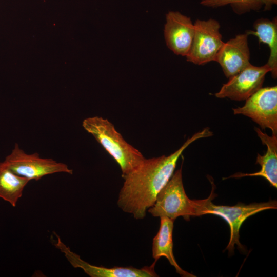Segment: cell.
<instances>
[{
    "label": "cell",
    "mask_w": 277,
    "mask_h": 277,
    "mask_svg": "<svg viewBox=\"0 0 277 277\" xmlns=\"http://www.w3.org/2000/svg\"><path fill=\"white\" fill-rule=\"evenodd\" d=\"M254 130L263 144L267 147L265 154L258 153L255 164L261 166V170L252 173L238 172L225 178H240L244 176H262L266 179L270 185L277 188V135L269 136L263 132L260 129L254 127Z\"/></svg>",
    "instance_id": "obj_12"
},
{
    "label": "cell",
    "mask_w": 277,
    "mask_h": 277,
    "mask_svg": "<svg viewBox=\"0 0 277 277\" xmlns=\"http://www.w3.org/2000/svg\"><path fill=\"white\" fill-rule=\"evenodd\" d=\"M268 72L270 69L266 64L262 66L251 64L229 78L215 96L235 101L246 100L262 87L265 75Z\"/></svg>",
    "instance_id": "obj_8"
},
{
    "label": "cell",
    "mask_w": 277,
    "mask_h": 277,
    "mask_svg": "<svg viewBox=\"0 0 277 277\" xmlns=\"http://www.w3.org/2000/svg\"><path fill=\"white\" fill-rule=\"evenodd\" d=\"M197 208L198 200L190 199L185 192L181 168L173 173L147 211L156 217H167L175 220L182 216L189 221L191 216H197Z\"/></svg>",
    "instance_id": "obj_4"
},
{
    "label": "cell",
    "mask_w": 277,
    "mask_h": 277,
    "mask_svg": "<svg viewBox=\"0 0 277 277\" xmlns=\"http://www.w3.org/2000/svg\"><path fill=\"white\" fill-rule=\"evenodd\" d=\"M213 135L206 127L187 139L177 150L168 156L144 159L126 175L117 200L118 207L136 220L144 219L148 209L154 204L157 195L173 175L183 152L197 140Z\"/></svg>",
    "instance_id": "obj_1"
},
{
    "label": "cell",
    "mask_w": 277,
    "mask_h": 277,
    "mask_svg": "<svg viewBox=\"0 0 277 277\" xmlns=\"http://www.w3.org/2000/svg\"><path fill=\"white\" fill-rule=\"evenodd\" d=\"M4 161L14 173L30 181H38L56 173L73 174V170L67 164L51 158L41 157L37 153H27L17 143Z\"/></svg>",
    "instance_id": "obj_5"
},
{
    "label": "cell",
    "mask_w": 277,
    "mask_h": 277,
    "mask_svg": "<svg viewBox=\"0 0 277 277\" xmlns=\"http://www.w3.org/2000/svg\"><path fill=\"white\" fill-rule=\"evenodd\" d=\"M160 225L152 241V255L157 261L162 256L165 257L174 267L176 272L184 277L195 276L184 270L177 263L173 252V230L174 220L167 217H161Z\"/></svg>",
    "instance_id": "obj_13"
},
{
    "label": "cell",
    "mask_w": 277,
    "mask_h": 277,
    "mask_svg": "<svg viewBox=\"0 0 277 277\" xmlns=\"http://www.w3.org/2000/svg\"><path fill=\"white\" fill-rule=\"evenodd\" d=\"M234 114L251 118L262 129L277 135V87L261 88L246 100L243 107L232 109Z\"/></svg>",
    "instance_id": "obj_7"
},
{
    "label": "cell",
    "mask_w": 277,
    "mask_h": 277,
    "mask_svg": "<svg viewBox=\"0 0 277 277\" xmlns=\"http://www.w3.org/2000/svg\"><path fill=\"white\" fill-rule=\"evenodd\" d=\"M30 181L14 173L5 163L0 162V198L15 207L24 189Z\"/></svg>",
    "instance_id": "obj_15"
},
{
    "label": "cell",
    "mask_w": 277,
    "mask_h": 277,
    "mask_svg": "<svg viewBox=\"0 0 277 277\" xmlns=\"http://www.w3.org/2000/svg\"><path fill=\"white\" fill-rule=\"evenodd\" d=\"M214 194L212 188L210 196L206 199L198 200L197 216L213 214L221 217L227 222L230 227V235L225 249L228 251L229 254L234 253L235 245L241 250H244L243 246L240 242L239 231L242 224L247 219L261 211L277 208L276 201L253 203L248 205L238 204L232 206L216 205L211 202Z\"/></svg>",
    "instance_id": "obj_3"
},
{
    "label": "cell",
    "mask_w": 277,
    "mask_h": 277,
    "mask_svg": "<svg viewBox=\"0 0 277 277\" xmlns=\"http://www.w3.org/2000/svg\"><path fill=\"white\" fill-rule=\"evenodd\" d=\"M200 4L213 8L230 5L234 13L241 15L251 11L270 10L277 0H202Z\"/></svg>",
    "instance_id": "obj_16"
},
{
    "label": "cell",
    "mask_w": 277,
    "mask_h": 277,
    "mask_svg": "<svg viewBox=\"0 0 277 277\" xmlns=\"http://www.w3.org/2000/svg\"><path fill=\"white\" fill-rule=\"evenodd\" d=\"M57 241L55 247L63 253L70 264L74 268H81L85 273L91 277H156L158 276L155 271L156 261L149 266L137 268L132 266L113 267L108 268L91 265L82 259L80 256L72 251L67 246L57 234Z\"/></svg>",
    "instance_id": "obj_9"
},
{
    "label": "cell",
    "mask_w": 277,
    "mask_h": 277,
    "mask_svg": "<svg viewBox=\"0 0 277 277\" xmlns=\"http://www.w3.org/2000/svg\"><path fill=\"white\" fill-rule=\"evenodd\" d=\"M194 33L191 18L179 11H170L166 15L164 35L167 47L175 54L186 56Z\"/></svg>",
    "instance_id": "obj_10"
},
{
    "label": "cell",
    "mask_w": 277,
    "mask_h": 277,
    "mask_svg": "<svg viewBox=\"0 0 277 277\" xmlns=\"http://www.w3.org/2000/svg\"><path fill=\"white\" fill-rule=\"evenodd\" d=\"M254 30H247L248 35H252L258 38L259 43L266 44L270 50V55L266 64L270 69L273 78L277 77V19L272 20L261 18L255 21Z\"/></svg>",
    "instance_id": "obj_14"
},
{
    "label": "cell",
    "mask_w": 277,
    "mask_h": 277,
    "mask_svg": "<svg viewBox=\"0 0 277 277\" xmlns=\"http://www.w3.org/2000/svg\"><path fill=\"white\" fill-rule=\"evenodd\" d=\"M190 48L186 56L188 62L202 65L215 61L224 42L219 22L214 19H196Z\"/></svg>",
    "instance_id": "obj_6"
},
{
    "label": "cell",
    "mask_w": 277,
    "mask_h": 277,
    "mask_svg": "<svg viewBox=\"0 0 277 277\" xmlns=\"http://www.w3.org/2000/svg\"><path fill=\"white\" fill-rule=\"evenodd\" d=\"M246 33L236 35L224 43L215 61L221 66L227 78H230L250 64V50Z\"/></svg>",
    "instance_id": "obj_11"
},
{
    "label": "cell",
    "mask_w": 277,
    "mask_h": 277,
    "mask_svg": "<svg viewBox=\"0 0 277 277\" xmlns=\"http://www.w3.org/2000/svg\"><path fill=\"white\" fill-rule=\"evenodd\" d=\"M82 126L119 165L123 178L145 159L138 150L124 140L107 119L97 116L87 117L83 121Z\"/></svg>",
    "instance_id": "obj_2"
}]
</instances>
